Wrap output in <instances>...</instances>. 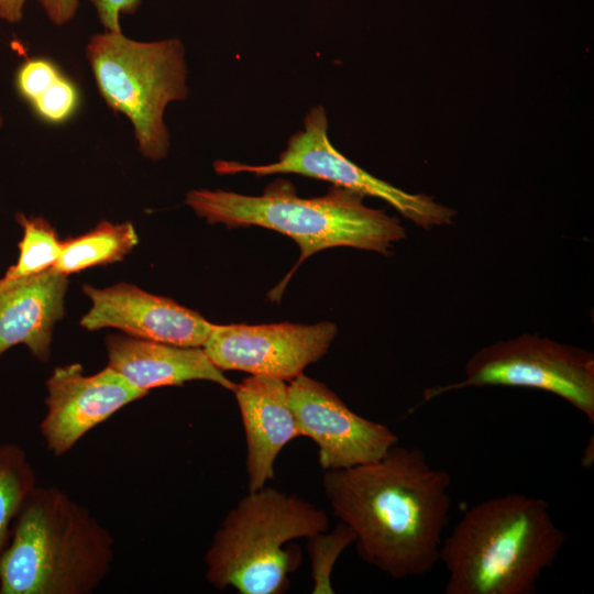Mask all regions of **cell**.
Segmentation results:
<instances>
[{
    "mask_svg": "<svg viewBox=\"0 0 594 594\" xmlns=\"http://www.w3.org/2000/svg\"><path fill=\"white\" fill-rule=\"evenodd\" d=\"M110 532L64 491L38 486L0 556V594H90L110 573Z\"/></svg>",
    "mask_w": 594,
    "mask_h": 594,
    "instance_id": "cell-4",
    "label": "cell"
},
{
    "mask_svg": "<svg viewBox=\"0 0 594 594\" xmlns=\"http://www.w3.org/2000/svg\"><path fill=\"white\" fill-rule=\"evenodd\" d=\"M46 413L40 432L47 450L64 455L91 429L146 392L111 367L86 375L79 363L57 366L46 381Z\"/></svg>",
    "mask_w": 594,
    "mask_h": 594,
    "instance_id": "cell-11",
    "label": "cell"
},
{
    "mask_svg": "<svg viewBox=\"0 0 594 594\" xmlns=\"http://www.w3.org/2000/svg\"><path fill=\"white\" fill-rule=\"evenodd\" d=\"M450 486V474L422 450L398 444L376 461L322 475L324 496L355 534L359 556L396 580L421 576L439 563Z\"/></svg>",
    "mask_w": 594,
    "mask_h": 594,
    "instance_id": "cell-1",
    "label": "cell"
},
{
    "mask_svg": "<svg viewBox=\"0 0 594 594\" xmlns=\"http://www.w3.org/2000/svg\"><path fill=\"white\" fill-rule=\"evenodd\" d=\"M36 485L25 451L15 443L0 444V556L20 508Z\"/></svg>",
    "mask_w": 594,
    "mask_h": 594,
    "instance_id": "cell-17",
    "label": "cell"
},
{
    "mask_svg": "<svg viewBox=\"0 0 594 594\" xmlns=\"http://www.w3.org/2000/svg\"><path fill=\"white\" fill-rule=\"evenodd\" d=\"M565 538L542 498L509 493L482 501L442 540L444 593H536Z\"/></svg>",
    "mask_w": 594,
    "mask_h": 594,
    "instance_id": "cell-2",
    "label": "cell"
},
{
    "mask_svg": "<svg viewBox=\"0 0 594 594\" xmlns=\"http://www.w3.org/2000/svg\"><path fill=\"white\" fill-rule=\"evenodd\" d=\"M96 9L97 16L107 32H122L120 16L133 14L140 8L142 0H88Z\"/></svg>",
    "mask_w": 594,
    "mask_h": 594,
    "instance_id": "cell-23",
    "label": "cell"
},
{
    "mask_svg": "<svg viewBox=\"0 0 594 594\" xmlns=\"http://www.w3.org/2000/svg\"><path fill=\"white\" fill-rule=\"evenodd\" d=\"M337 333L329 321L216 324L202 349L221 371L292 381L326 354Z\"/></svg>",
    "mask_w": 594,
    "mask_h": 594,
    "instance_id": "cell-9",
    "label": "cell"
},
{
    "mask_svg": "<svg viewBox=\"0 0 594 594\" xmlns=\"http://www.w3.org/2000/svg\"><path fill=\"white\" fill-rule=\"evenodd\" d=\"M63 75L50 58L33 57L23 63L15 76L19 95L30 105Z\"/></svg>",
    "mask_w": 594,
    "mask_h": 594,
    "instance_id": "cell-21",
    "label": "cell"
},
{
    "mask_svg": "<svg viewBox=\"0 0 594 594\" xmlns=\"http://www.w3.org/2000/svg\"><path fill=\"white\" fill-rule=\"evenodd\" d=\"M26 0H0V19L18 23L23 19ZM50 21L57 25L70 22L79 8V0H37Z\"/></svg>",
    "mask_w": 594,
    "mask_h": 594,
    "instance_id": "cell-22",
    "label": "cell"
},
{
    "mask_svg": "<svg viewBox=\"0 0 594 594\" xmlns=\"http://www.w3.org/2000/svg\"><path fill=\"white\" fill-rule=\"evenodd\" d=\"M15 219L23 229V237L19 243L16 263L2 277L6 280L35 275L53 267L62 251V241L46 219L23 213H18Z\"/></svg>",
    "mask_w": 594,
    "mask_h": 594,
    "instance_id": "cell-18",
    "label": "cell"
},
{
    "mask_svg": "<svg viewBox=\"0 0 594 594\" xmlns=\"http://www.w3.org/2000/svg\"><path fill=\"white\" fill-rule=\"evenodd\" d=\"M91 308L81 318L87 330L117 328L128 336L178 345L202 348L215 323L175 300L119 283L106 288L85 285Z\"/></svg>",
    "mask_w": 594,
    "mask_h": 594,
    "instance_id": "cell-12",
    "label": "cell"
},
{
    "mask_svg": "<svg viewBox=\"0 0 594 594\" xmlns=\"http://www.w3.org/2000/svg\"><path fill=\"white\" fill-rule=\"evenodd\" d=\"M138 242L131 222L113 224L102 221L84 234L62 241L61 255L53 267L69 275L91 266L114 263L123 260Z\"/></svg>",
    "mask_w": 594,
    "mask_h": 594,
    "instance_id": "cell-16",
    "label": "cell"
},
{
    "mask_svg": "<svg viewBox=\"0 0 594 594\" xmlns=\"http://www.w3.org/2000/svg\"><path fill=\"white\" fill-rule=\"evenodd\" d=\"M233 392L246 442L249 491H256L274 479L277 455L300 435L289 407L286 381L251 375Z\"/></svg>",
    "mask_w": 594,
    "mask_h": 594,
    "instance_id": "cell-13",
    "label": "cell"
},
{
    "mask_svg": "<svg viewBox=\"0 0 594 594\" xmlns=\"http://www.w3.org/2000/svg\"><path fill=\"white\" fill-rule=\"evenodd\" d=\"M79 106V89L64 74L46 91L30 103L36 117L48 124L67 122L76 114Z\"/></svg>",
    "mask_w": 594,
    "mask_h": 594,
    "instance_id": "cell-20",
    "label": "cell"
},
{
    "mask_svg": "<svg viewBox=\"0 0 594 594\" xmlns=\"http://www.w3.org/2000/svg\"><path fill=\"white\" fill-rule=\"evenodd\" d=\"M355 540V534L340 522L330 532L320 531L307 538V550L311 561L314 594L334 593L331 574L341 553Z\"/></svg>",
    "mask_w": 594,
    "mask_h": 594,
    "instance_id": "cell-19",
    "label": "cell"
},
{
    "mask_svg": "<svg viewBox=\"0 0 594 594\" xmlns=\"http://www.w3.org/2000/svg\"><path fill=\"white\" fill-rule=\"evenodd\" d=\"M67 286V275L54 267L18 279H0V356L24 344L37 360H50L53 328L64 316Z\"/></svg>",
    "mask_w": 594,
    "mask_h": 594,
    "instance_id": "cell-14",
    "label": "cell"
},
{
    "mask_svg": "<svg viewBox=\"0 0 594 594\" xmlns=\"http://www.w3.org/2000/svg\"><path fill=\"white\" fill-rule=\"evenodd\" d=\"M288 403L300 437L317 443L324 471L376 461L398 443L386 425L352 411L326 384L304 373L290 381Z\"/></svg>",
    "mask_w": 594,
    "mask_h": 594,
    "instance_id": "cell-10",
    "label": "cell"
},
{
    "mask_svg": "<svg viewBox=\"0 0 594 594\" xmlns=\"http://www.w3.org/2000/svg\"><path fill=\"white\" fill-rule=\"evenodd\" d=\"M364 195L332 186L320 197L304 198L286 179L268 184L260 196L227 190L195 189L186 204L208 223L229 228L262 227L292 238L300 256L287 275L310 255L336 246L388 255L406 238L399 219L364 204Z\"/></svg>",
    "mask_w": 594,
    "mask_h": 594,
    "instance_id": "cell-3",
    "label": "cell"
},
{
    "mask_svg": "<svg viewBox=\"0 0 594 594\" xmlns=\"http://www.w3.org/2000/svg\"><path fill=\"white\" fill-rule=\"evenodd\" d=\"M85 54L106 105L131 121L139 152L151 161L164 158L169 148L165 109L188 96L183 42H141L103 31L89 38Z\"/></svg>",
    "mask_w": 594,
    "mask_h": 594,
    "instance_id": "cell-6",
    "label": "cell"
},
{
    "mask_svg": "<svg viewBox=\"0 0 594 594\" xmlns=\"http://www.w3.org/2000/svg\"><path fill=\"white\" fill-rule=\"evenodd\" d=\"M464 372L460 382L426 389L420 404L468 387H525L561 397L594 422V355L587 350L524 333L476 351Z\"/></svg>",
    "mask_w": 594,
    "mask_h": 594,
    "instance_id": "cell-7",
    "label": "cell"
},
{
    "mask_svg": "<svg viewBox=\"0 0 594 594\" xmlns=\"http://www.w3.org/2000/svg\"><path fill=\"white\" fill-rule=\"evenodd\" d=\"M106 345L108 366L146 393L189 381L213 382L232 392L237 386L209 360L202 348L119 334L107 337Z\"/></svg>",
    "mask_w": 594,
    "mask_h": 594,
    "instance_id": "cell-15",
    "label": "cell"
},
{
    "mask_svg": "<svg viewBox=\"0 0 594 594\" xmlns=\"http://www.w3.org/2000/svg\"><path fill=\"white\" fill-rule=\"evenodd\" d=\"M328 117L322 106L312 107L304 127L290 136L276 162L249 165L216 161L220 175L250 173L256 176L297 174L332 183L364 196L386 201L416 226L429 230L453 223L457 211L424 194H410L382 180L340 153L328 138Z\"/></svg>",
    "mask_w": 594,
    "mask_h": 594,
    "instance_id": "cell-8",
    "label": "cell"
},
{
    "mask_svg": "<svg viewBox=\"0 0 594 594\" xmlns=\"http://www.w3.org/2000/svg\"><path fill=\"white\" fill-rule=\"evenodd\" d=\"M324 510L296 496L263 486L239 501L223 518L205 554L206 580L217 590L283 594L301 562L290 541L326 531Z\"/></svg>",
    "mask_w": 594,
    "mask_h": 594,
    "instance_id": "cell-5",
    "label": "cell"
},
{
    "mask_svg": "<svg viewBox=\"0 0 594 594\" xmlns=\"http://www.w3.org/2000/svg\"><path fill=\"white\" fill-rule=\"evenodd\" d=\"M2 124H3V117H2V114L0 112V128L2 127Z\"/></svg>",
    "mask_w": 594,
    "mask_h": 594,
    "instance_id": "cell-24",
    "label": "cell"
}]
</instances>
